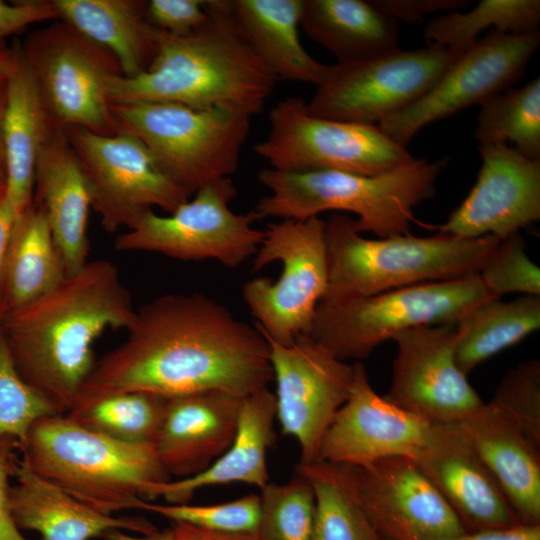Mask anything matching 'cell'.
Instances as JSON below:
<instances>
[{"label": "cell", "instance_id": "obj_1", "mask_svg": "<svg viewBox=\"0 0 540 540\" xmlns=\"http://www.w3.org/2000/svg\"><path fill=\"white\" fill-rule=\"evenodd\" d=\"M127 331L96 361L75 402L120 392L168 399L220 390L245 397L273 380L259 329L204 294L159 296L136 310Z\"/></svg>", "mask_w": 540, "mask_h": 540}, {"label": "cell", "instance_id": "obj_2", "mask_svg": "<svg viewBox=\"0 0 540 540\" xmlns=\"http://www.w3.org/2000/svg\"><path fill=\"white\" fill-rule=\"evenodd\" d=\"M135 314L117 266L99 259L4 314L0 328L21 378L65 414L96 363V339L107 328L127 330Z\"/></svg>", "mask_w": 540, "mask_h": 540}, {"label": "cell", "instance_id": "obj_3", "mask_svg": "<svg viewBox=\"0 0 540 540\" xmlns=\"http://www.w3.org/2000/svg\"><path fill=\"white\" fill-rule=\"evenodd\" d=\"M208 17L193 32L156 29V54L134 77L115 75L110 103H172L192 109L260 113L277 78L256 54L228 0H207Z\"/></svg>", "mask_w": 540, "mask_h": 540}, {"label": "cell", "instance_id": "obj_4", "mask_svg": "<svg viewBox=\"0 0 540 540\" xmlns=\"http://www.w3.org/2000/svg\"><path fill=\"white\" fill-rule=\"evenodd\" d=\"M42 478L103 514L138 509L170 476L152 443H130L86 429L63 414L38 419L19 445Z\"/></svg>", "mask_w": 540, "mask_h": 540}, {"label": "cell", "instance_id": "obj_5", "mask_svg": "<svg viewBox=\"0 0 540 540\" xmlns=\"http://www.w3.org/2000/svg\"><path fill=\"white\" fill-rule=\"evenodd\" d=\"M445 159L411 161L378 175L341 171H259L258 179L270 193L253 212L257 219H307L326 211L351 212L360 233L377 238L410 233L416 205L434 196Z\"/></svg>", "mask_w": 540, "mask_h": 540}, {"label": "cell", "instance_id": "obj_6", "mask_svg": "<svg viewBox=\"0 0 540 540\" xmlns=\"http://www.w3.org/2000/svg\"><path fill=\"white\" fill-rule=\"evenodd\" d=\"M325 242L328 286L320 303L478 274L500 240L489 235L463 238L444 233L370 239L361 235L354 219L333 213L325 221Z\"/></svg>", "mask_w": 540, "mask_h": 540}, {"label": "cell", "instance_id": "obj_7", "mask_svg": "<svg viewBox=\"0 0 540 540\" xmlns=\"http://www.w3.org/2000/svg\"><path fill=\"white\" fill-rule=\"evenodd\" d=\"M478 274L421 283L336 303H319L310 336L337 358L357 360L406 330L456 324L493 298Z\"/></svg>", "mask_w": 540, "mask_h": 540}, {"label": "cell", "instance_id": "obj_8", "mask_svg": "<svg viewBox=\"0 0 540 540\" xmlns=\"http://www.w3.org/2000/svg\"><path fill=\"white\" fill-rule=\"evenodd\" d=\"M110 110L117 129L140 139L189 196L234 173L252 118L172 103H111Z\"/></svg>", "mask_w": 540, "mask_h": 540}, {"label": "cell", "instance_id": "obj_9", "mask_svg": "<svg viewBox=\"0 0 540 540\" xmlns=\"http://www.w3.org/2000/svg\"><path fill=\"white\" fill-rule=\"evenodd\" d=\"M277 260L283 265L278 280H249L243 286V298L259 331L276 343L289 345L310 334L316 308L327 290L325 221L311 217L268 224L251 271Z\"/></svg>", "mask_w": 540, "mask_h": 540}, {"label": "cell", "instance_id": "obj_10", "mask_svg": "<svg viewBox=\"0 0 540 540\" xmlns=\"http://www.w3.org/2000/svg\"><path fill=\"white\" fill-rule=\"evenodd\" d=\"M268 135L253 146L270 168L285 172L341 171L378 175L414 156L377 124L316 117L299 97L278 101L269 112Z\"/></svg>", "mask_w": 540, "mask_h": 540}, {"label": "cell", "instance_id": "obj_11", "mask_svg": "<svg viewBox=\"0 0 540 540\" xmlns=\"http://www.w3.org/2000/svg\"><path fill=\"white\" fill-rule=\"evenodd\" d=\"M459 51L399 47L367 58L329 65L309 114L344 122L378 124L422 97Z\"/></svg>", "mask_w": 540, "mask_h": 540}, {"label": "cell", "instance_id": "obj_12", "mask_svg": "<svg viewBox=\"0 0 540 540\" xmlns=\"http://www.w3.org/2000/svg\"><path fill=\"white\" fill-rule=\"evenodd\" d=\"M236 193L229 177L213 181L166 216L148 211L117 236L114 247L183 261L214 259L235 268L255 255L264 237V231L253 226V211L237 214L230 209Z\"/></svg>", "mask_w": 540, "mask_h": 540}, {"label": "cell", "instance_id": "obj_13", "mask_svg": "<svg viewBox=\"0 0 540 540\" xmlns=\"http://www.w3.org/2000/svg\"><path fill=\"white\" fill-rule=\"evenodd\" d=\"M21 50L55 128L118 131L108 90L112 77L122 73L110 53L62 20L30 35Z\"/></svg>", "mask_w": 540, "mask_h": 540}, {"label": "cell", "instance_id": "obj_14", "mask_svg": "<svg viewBox=\"0 0 540 540\" xmlns=\"http://www.w3.org/2000/svg\"><path fill=\"white\" fill-rule=\"evenodd\" d=\"M63 130L88 178L92 208L106 231L130 229L154 207L171 213L189 199L133 134L118 130L101 135L79 127Z\"/></svg>", "mask_w": 540, "mask_h": 540}, {"label": "cell", "instance_id": "obj_15", "mask_svg": "<svg viewBox=\"0 0 540 540\" xmlns=\"http://www.w3.org/2000/svg\"><path fill=\"white\" fill-rule=\"evenodd\" d=\"M539 44V30L522 34L492 30L459 51L422 97L377 125L394 141L407 147L429 123L471 105H481L509 89L522 75Z\"/></svg>", "mask_w": 540, "mask_h": 540}, {"label": "cell", "instance_id": "obj_16", "mask_svg": "<svg viewBox=\"0 0 540 540\" xmlns=\"http://www.w3.org/2000/svg\"><path fill=\"white\" fill-rule=\"evenodd\" d=\"M326 463L387 540H451L466 532L413 459L388 457L361 466Z\"/></svg>", "mask_w": 540, "mask_h": 540}, {"label": "cell", "instance_id": "obj_17", "mask_svg": "<svg viewBox=\"0 0 540 540\" xmlns=\"http://www.w3.org/2000/svg\"><path fill=\"white\" fill-rule=\"evenodd\" d=\"M265 339L281 431L298 442L300 463L316 461L330 423L350 394L354 367L310 335L289 345Z\"/></svg>", "mask_w": 540, "mask_h": 540}, {"label": "cell", "instance_id": "obj_18", "mask_svg": "<svg viewBox=\"0 0 540 540\" xmlns=\"http://www.w3.org/2000/svg\"><path fill=\"white\" fill-rule=\"evenodd\" d=\"M455 324L420 326L394 337L397 354L385 398L434 424L461 422L484 402L457 366Z\"/></svg>", "mask_w": 540, "mask_h": 540}, {"label": "cell", "instance_id": "obj_19", "mask_svg": "<svg viewBox=\"0 0 540 540\" xmlns=\"http://www.w3.org/2000/svg\"><path fill=\"white\" fill-rule=\"evenodd\" d=\"M477 181L439 233L503 240L540 218V160L507 143L479 144Z\"/></svg>", "mask_w": 540, "mask_h": 540}, {"label": "cell", "instance_id": "obj_20", "mask_svg": "<svg viewBox=\"0 0 540 540\" xmlns=\"http://www.w3.org/2000/svg\"><path fill=\"white\" fill-rule=\"evenodd\" d=\"M353 367L350 394L330 423L317 460L353 466L388 457L415 461L433 423L378 395L361 362Z\"/></svg>", "mask_w": 540, "mask_h": 540}, {"label": "cell", "instance_id": "obj_21", "mask_svg": "<svg viewBox=\"0 0 540 540\" xmlns=\"http://www.w3.org/2000/svg\"><path fill=\"white\" fill-rule=\"evenodd\" d=\"M415 463L466 532L521 523L459 422L433 423Z\"/></svg>", "mask_w": 540, "mask_h": 540}, {"label": "cell", "instance_id": "obj_22", "mask_svg": "<svg viewBox=\"0 0 540 540\" xmlns=\"http://www.w3.org/2000/svg\"><path fill=\"white\" fill-rule=\"evenodd\" d=\"M242 398L211 390L167 399L154 446L170 477L202 472L229 447Z\"/></svg>", "mask_w": 540, "mask_h": 540}, {"label": "cell", "instance_id": "obj_23", "mask_svg": "<svg viewBox=\"0 0 540 540\" xmlns=\"http://www.w3.org/2000/svg\"><path fill=\"white\" fill-rule=\"evenodd\" d=\"M33 201L44 209L67 276L87 264L88 216L93 197L88 178L63 129L42 149L34 178Z\"/></svg>", "mask_w": 540, "mask_h": 540}, {"label": "cell", "instance_id": "obj_24", "mask_svg": "<svg viewBox=\"0 0 540 540\" xmlns=\"http://www.w3.org/2000/svg\"><path fill=\"white\" fill-rule=\"evenodd\" d=\"M10 486V508L19 529L38 532L42 540H90L113 529L150 535L157 527L138 516L100 513L35 473L18 456Z\"/></svg>", "mask_w": 540, "mask_h": 540}, {"label": "cell", "instance_id": "obj_25", "mask_svg": "<svg viewBox=\"0 0 540 540\" xmlns=\"http://www.w3.org/2000/svg\"><path fill=\"white\" fill-rule=\"evenodd\" d=\"M56 130L36 77L17 49L16 63L5 81L2 118L5 196L16 216L32 203L37 161Z\"/></svg>", "mask_w": 540, "mask_h": 540}, {"label": "cell", "instance_id": "obj_26", "mask_svg": "<svg viewBox=\"0 0 540 540\" xmlns=\"http://www.w3.org/2000/svg\"><path fill=\"white\" fill-rule=\"evenodd\" d=\"M459 423L520 522L539 524L540 446L491 403Z\"/></svg>", "mask_w": 540, "mask_h": 540}, {"label": "cell", "instance_id": "obj_27", "mask_svg": "<svg viewBox=\"0 0 540 540\" xmlns=\"http://www.w3.org/2000/svg\"><path fill=\"white\" fill-rule=\"evenodd\" d=\"M275 419V396L268 387L243 397L237 431L229 447L202 472L159 484L155 498L184 504L202 488L231 483L262 489L270 482L267 453L274 440Z\"/></svg>", "mask_w": 540, "mask_h": 540}, {"label": "cell", "instance_id": "obj_28", "mask_svg": "<svg viewBox=\"0 0 540 540\" xmlns=\"http://www.w3.org/2000/svg\"><path fill=\"white\" fill-rule=\"evenodd\" d=\"M58 20L110 53L125 77L144 72L156 54L146 1L53 0Z\"/></svg>", "mask_w": 540, "mask_h": 540}, {"label": "cell", "instance_id": "obj_29", "mask_svg": "<svg viewBox=\"0 0 540 540\" xmlns=\"http://www.w3.org/2000/svg\"><path fill=\"white\" fill-rule=\"evenodd\" d=\"M236 22L277 80L318 86L329 65L313 58L299 39L303 0H232Z\"/></svg>", "mask_w": 540, "mask_h": 540}, {"label": "cell", "instance_id": "obj_30", "mask_svg": "<svg viewBox=\"0 0 540 540\" xmlns=\"http://www.w3.org/2000/svg\"><path fill=\"white\" fill-rule=\"evenodd\" d=\"M67 277L46 213L32 203L16 216L0 281V319L41 297Z\"/></svg>", "mask_w": 540, "mask_h": 540}, {"label": "cell", "instance_id": "obj_31", "mask_svg": "<svg viewBox=\"0 0 540 540\" xmlns=\"http://www.w3.org/2000/svg\"><path fill=\"white\" fill-rule=\"evenodd\" d=\"M300 27L332 53L337 63L398 47V22L373 1L303 0Z\"/></svg>", "mask_w": 540, "mask_h": 540}, {"label": "cell", "instance_id": "obj_32", "mask_svg": "<svg viewBox=\"0 0 540 540\" xmlns=\"http://www.w3.org/2000/svg\"><path fill=\"white\" fill-rule=\"evenodd\" d=\"M455 326V361L467 375L539 329L540 296L521 295L509 301L500 297L487 299L473 307Z\"/></svg>", "mask_w": 540, "mask_h": 540}, {"label": "cell", "instance_id": "obj_33", "mask_svg": "<svg viewBox=\"0 0 540 540\" xmlns=\"http://www.w3.org/2000/svg\"><path fill=\"white\" fill-rule=\"evenodd\" d=\"M166 401L145 392H120L76 401L63 415L116 440L154 444Z\"/></svg>", "mask_w": 540, "mask_h": 540}, {"label": "cell", "instance_id": "obj_34", "mask_svg": "<svg viewBox=\"0 0 540 540\" xmlns=\"http://www.w3.org/2000/svg\"><path fill=\"white\" fill-rule=\"evenodd\" d=\"M539 0H482L467 12H447L429 22L423 32L427 46L462 51L488 28L522 34L538 30Z\"/></svg>", "mask_w": 540, "mask_h": 540}, {"label": "cell", "instance_id": "obj_35", "mask_svg": "<svg viewBox=\"0 0 540 540\" xmlns=\"http://www.w3.org/2000/svg\"><path fill=\"white\" fill-rule=\"evenodd\" d=\"M480 106L474 132L480 144L512 142L527 158L540 160V78L507 89Z\"/></svg>", "mask_w": 540, "mask_h": 540}, {"label": "cell", "instance_id": "obj_36", "mask_svg": "<svg viewBox=\"0 0 540 540\" xmlns=\"http://www.w3.org/2000/svg\"><path fill=\"white\" fill-rule=\"evenodd\" d=\"M315 499L313 540H387L322 460L300 463Z\"/></svg>", "mask_w": 540, "mask_h": 540}, {"label": "cell", "instance_id": "obj_37", "mask_svg": "<svg viewBox=\"0 0 540 540\" xmlns=\"http://www.w3.org/2000/svg\"><path fill=\"white\" fill-rule=\"evenodd\" d=\"M259 496L258 540H313L314 493L298 469L283 484L269 482Z\"/></svg>", "mask_w": 540, "mask_h": 540}, {"label": "cell", "instance_id": "obj_38", "mask_svg": "<svg viewBox=\"0 0 540 540\" xmlns=\"http://www.w3.org/2000/svg\"><path fill=\"white\" fill-rule=\"evenodd\" d=\"M138 509L212 534L257 536L260 496L251 493L232 501L211 505L156 504L143 501Z\"/></svg>", "mask_w": 540, "mask_h": 540}, {"label": "cell", "instance_id": "obj_39", "mask_svg": "<svg viewBox=\"0 0 540 540\" xmlns=\"http://www.w3.org/2000/svg\"><path fill=\"white\" fill-rule=\"evenodd\" d=\"M57 414L19 375L0 328V440L22 444L40 418Z\"/></svg>", "mask_w": 540, "mask_h": 540}, {"label": "cell", "instance_id": "obj_40", "mask_svg": "<svg viewBox=\"0 0 540 540\" xmlns=\"http://www.w3.org/2000/svg\"><path fill=\"white\" fill-rule=\"evenodd\" d=\"M519 232L500 240L491 251L478 275L486 290L496 297L520 293L540 296V269L526 253Z\"/></svg>", "mask_w": 540, "mask_h": 540}, {"label": "cell", "instance_id": "obj_41", "mask_svg": "<svg viewBox=\"0 0 540 540\" xmlns=\"http://www.w3.org/2000/svg\"><path fill=\"white\" fill-rule=\"evenodd\" d=\"M540 446V361L520 363L498 384L489 402Z\"/></svg>", "mask_w": 540, "mask_h": 540}, {"label": "cell", "instance_id": "obj_42", "mask_svg": "<svg viewBox=\"0 0 540 540\" xmlns=\"http://www.w3.org/2000/svg\"><path fill=\"white\" fill-rule=\"evenodd\" d=\"M149 23L173 35H186L207 19V0H151L147 2Z\"/></svg>", "mask_w": 540, "mask_h": 540}, {"label": "cell", "instance_id": "obj_43", "mask_svg": "<svg viewBox=\"0 0 540 540\" xmlns=\"http://www.w3.org/2000/svg\"><path fill=\"white\" fill-rule=\"evenodd\" d=\"M46 20H58L53 0H24L12 3L0 0V52L6 50V37L31 24Z\"/></svg>", "mask_w": 540, "mask_h": 540}, {"label": "cell", "instance_id": "obj_44", "mask_svg": "<svg viewBox=\"0 0 540 540\" xmlns=\"http://www.w3.org/2000/svg\"><path fill=\"white\" fill-rule=\"evenodd\" d=\"M18 442L10 437L0 440V540H27L20 532L10 508V478L18 458Z\"/></svg>", "mask_w": 540, "mask_h": 540}, {"label": "cell", "instance_id": "obj_45", "mask_svg": "<svg viewBox=\"0 0 540 540\" xmlns=\"http://www.w3.org/2000/svg\"><path fill=\"white\" fill-rule=\"evenodd\" d=\"M373 3L385 14L406 23H419L435 12H451L464 7L463 0H377Z\"/></svg>", "mask_w": 540, "mask_h": 540}, {"label": "cell", "instance_id": "obj_46", "mask_svg": "<svg viewBox=\"0 0 540 540\" xmlns=\"http://www.w3.org/2000/svg\"><path fill=\"white\" fill-rule=\"evenodd\" d=\"M451 540H540V524L519 523L508 527L465 532Z\"/></svg>", "mask_w": 540, "mask_h": 540}, {"label": "cell", "instance_id": "obj_47", "mask_svg": "<svg viewBox=\"0 0 540 540\" xmlns=\"http://www.w3.org/2000/svg\"><path fill=\"white\" fill-rule=\"evenodd\" d=\"M16 214L9 205L6 196L5 189L0 191V281L2 275V269L4 259L14 225Z\"/></svg>", "mask_w": 540, "mask_h": 540}, {"label": "cell", "instance_id": "obj_48", "mask_svg": "<svg viewBox=\"0 0 540 540\" xmlns=\"http://www.w3.org/2000/svg\"><path fill=\"white\" fill-rule=\"evenodd\" d=\"M103 537L106 540H178L174 527L150 535H143L142 537L131 536L125 533L124 530L113 529L105 533Z\"/></svg>", "mask_w": 540, "mask_h": 540}, {"label": "cell", "instance_id": "obj_49", "mask_svg": "<svg viewBox=\"0 0 540 540\" xmlns=\"http://www.w3.org/2000/svg\"><path fill=\"white\" fill-rule=\"evenodd\" d=\"M174 528L178 540H209L206 532L189 525L176 523Z\"/></svg>", "mask_w": 540, "mask_h": 540}, {"label": "cell", "instance_id": "obj_50", "mask_svg": "<svg viewBox=\"0 0 540 540\" xmlns=\"http://www.w3.org/2000/svg\"><path fill=\"white\" fill-rule=\"evenodd\" d=\"M17 58V49L4 50L0 52V82L6 80L7 76L13 69Z\"/></svg>", "mask_w": 540, "mask_h": 540}, {"label": "cell", "instance_id": "obj_51", "mask_svg": "<svg viewBox=\"0 0 540 540\" xmlns=\"http://www.w3.org/2000/svg\"><path fill=\"white\" fill-rule=\"evenodd\" d=\"M6 81V80H5ZM5 81L0 82V166L3 167L2 118L5 104Z\"/></svg>", "mask_w": 540, "mask_h": 540}, {"label": "cell", "instance_id": "obj_52", "mask_svg": "<svg viewBox=\"0 0 540 540\" xmlns=\"http://www.w3.org/2000/svg\"><path fill=\"white\" fill-rule=\"evenodd\" d=\"M205 532V531H204ZM209 540H258L257 536L247 535H221L206 532Z\"/></svg>", "mask_w": 540, "mask_h": 540}, {"label": "cell", "instance_id": "obj_53", "mask_svg": "<svg viewBox=\"0 0 540 540\" xmlns=\"http://www.w3.org/2000/svg\"><path fill=\"white\" fill-rule=\"evenodd\" d=\"M5 189V173L4 169L0 166V191Z\"/></svg>", "mask_w": 540, "mask_h": 540}]
</instances>
